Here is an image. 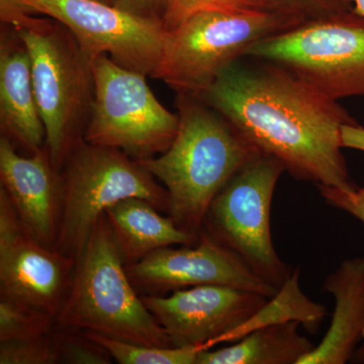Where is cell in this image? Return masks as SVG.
<instances>
[{
    "instance_id": "obj_22",
    "label": "cell",
    "mask_w": 364,
    "mask_h": 364,
    "mask_svg": "<svg viewBox=\"0 0 364 364\" xmlns=\"http://www.w3.org/2000/svg\"><path fill=\"white\" fill-rule=\"evenodd\" d=\"M53 338L58 351L60 363H112L111 354L83 330L56 327L53 331Z\"/></svg>"
},
{
    "instance_id": "obj_11",
    "label": "cell",
    "mask_w": 364,
    "mask_h": 364,
    "mask_svg": "<svg viewBox=\"0 0 364 364\" xmlns=\"http://www.w3.org/2000/svg\"><path fill=\"white\" fill-rule=\"evenodd\" d=\"M126 272L136 291L145 294H165L205 284L237 287L267 298L279 291L205 231H200L196 243L159 249L127 265Z\"/></svg>"
},
{
    "instance_id": "obj_1",
    "label": "cell",
    "mask_w": 364,
    "mask_h": 364,
    "mask_svg": "<svg viewBox=\"0 0 364 364\" xmlns=\"http://www.w3.org/2000/svg\"><path fill=\"white\" fill-rule=\"evenodd\" d=\"M258 62H234L200 98L261 153L284 163L296 181L358 191L341 144L342 127L358 122L338 100L291 71Z\"/></svg>"
},
{
    "instance_id": "obj_28",
    "label": "cell",
    "mask_w": 364,
    "mask_h": 364,
    "mask_svg": "<svg viewBox=\"0 0 364 364\" xmlns=\"http://www.w3.org/2000/svg\"><path fill=\"white\" fill-rule=\"evenodd\" d=\"M342 147L363 151L364 128L358 124H344L341 128Z\"/></svg>"
},
{
    "instance_id": "obj_10",
    "label": "cell",
    "mask_w": 364,
    "mask_h": 364,
    "mask_svg": "<svg viewBox=\"0 0 364 364\" xmlns=\"http://www.w3.org/2000/svg\"><path fill=\"white\" fill-rule=\"evenodd\" d=\"M31 11L65 26L93 59L107 55L119 65L152 77L167 30L161 21L100 0H20Z\"/></svg>"
},
{
    "instance_id": "obj_29",
    "label": "cell",
    "mask_w": 364,
    "mask_h": 364,
    "mask_svg": "<svg viewBox=\"0 0 364 364\" xmlns=\"http://www.w3.org/2000/svg\"><path fill=\"white\" fill-rule=\"evenodd\" d=\"M354 13L364 18V0H353Z\"/></svg>"
},
{
    "instance_id": "obj_21",
    "label": "cell",
    "mask_w": 364,
    "mask_h": 364,
    "mask_svg": "<svg viewBox=\"0 0 364 364\" xmlns=\"http://www.w3.org/2000/svg\"><path fill=\"white\" fill-rule=\"evenodd\" d=\"M55 328L54 316L0 294V342L45 336Z\"/></svg>"
},
{
    "instance_id": "obj_20",
    "label": "cell",
    "mask_w": 364,
    "mask_h": 364,
    "mask_svg": "<svg viewBox=\"0 0 364 364\" xmlns=\"http://www.w3.org/2000/svg\"><path fill=\"white\" fill-rule=\"evenodd\" d=\"M85 332L121 364H196L198 353L203 351L200 347L144 346Z\"/></svg>"
},
{
    "instance_id": "obj_2",
    "label": "cell",
    "mask_w": 364,
    "mask_h": 364,
    "mask_svg": "<svg viewBox=\"0 0 364 364\" xmlns=\"http://www.w3.org/2000/svg\"><path fill=\"white\" fill-rule=\"evenodd\" d=\"M179 127L162 154L139 161L166 189L169 215L198 237L210 203L260 151L202 98L177 93Z\"/></svg>"
},
{
    "instance_id": "obj_18",
    "label": "cell",
    "mask_w": 364,
    "mask_h": 364,
    "mask_svg": "<svg viewBox=\"0 0 364 364\" xmlns=\"http://www.w3.org/2000/svg\"><path fill=\"white\" fill-rule=\"evenodd\" d=\"M298 322L267 326L230 346L203 350L196 364H299L315 348L299 331Z\"/></svg>"
},
{
    "instance_id": "obj_3",
    "label": "cell",
    "mask_w": 364,
    "mask_h": 364,
    "mask_svg": "<svg viewBox=\"0 0 364 364\" xmlns=\"http://www.w3.org/2000/svg\"><path fill=\"white\" fill-rule=\"evenodd\" d=\"M56 327L144 346H173L136 294L105 215L98 220L75 261Z\"/></svg>"
},
{
    "instance_id": "obj_19",
    "label": "cell",
    "mask_w": 364,
    "mask_h": 364,
    "mask_svg": "<svg viewBox=\"0 0 364 364\" xmlns=\"http://www.w3.org/2000/svg\"><path fill=\"white\" fill-rule=\"evenodd\" d=\"M299 268L291 269L286 282L272 298L240 327L223 337L221 344L234 343L249 333L267 326L298 322L311 334H316L327 316L324 306L306 296L299 284Z\"/></svg>"
},
{
    "instance_id": "obj_27",
    "label": "cell",
    "mask_w": 364,
    "mask_h": 364,
    "mask_svg": "<svg viewBox=\"0 0 364 364\" xmlns=\"http://www.w3.org/2000/svg\"><path fill=\"white\" fill-rule=\"evenodd\" d=\"M116 6L144 18L163 21L167 0H117Z\"/></svg>"
},
{
    "instance_id": "obj_26",
    "label": "cell",
    "mask_w": 364,
    "mask_h": 364,
    "mask_svg": "<svg viewBox=\"0 0 364 364\" xmlns=\"http://www.w3.org/2000/svg\"><path fill=\"white\" fill-rule=\"evenodd\" d=\"M317 188L328 205L346 212L364 225V198L358 196L356 191H347L323 186Z\"/></svg>"
},
{
    "instance_id": "obj_14",
    "label": "cell",
    "mask_w": 364,
    "mask_h": 364,
    "mask_svg": "<svg viewBox=\"0 0 364 364\" xmlns=\"http://www.w3.org/2000/svg\"><path fill=\"white\" fill-rule=\"evenodd\" d=\"M0 179V188L26 231L43 245L54 248L58 236L61 184L47 148L23 156L9 139L1 136Z\"/></svg>"
},
{
    "instance_id": "obj_6",
    "label": "cell",
    "mask_w": 364,
    "mask_h": 364,
    "mask_svg": "<svg viewBox=\"0 0 364 364\" xmlns=\"http://www.w3.org/2000/svg\"><path fill=\"white\" fill-rule=\"evenodd\" d=\"M303 21L268 11H203L167 31L161 59L152 78L176 93L200 97L228 66L258 41Z\"/></svg>"
},
{
    "instance_id": "obj_13",
    "label": "cell",
    "mask_w": 364,
    "mask_h": 364,
    "mask_svg": "<svg viewBox=\"0 0 364 364\" xmlns=\"http://www.w3.org/2000/svg\"><path fill=\"white\" fill-rule=\"evenodd\" d=\"M75 260L26 231L0 188V294L55 318L65 301Z\"/></svg>"
},
{
    "instance_id": "obj_5",
    "label": "cell",
    "mask_w": 364,
    "mask_h": 364,
    "mask_svg": "<svg viewBox=\"0 0 364 364\" xmlns=\"http://www.w3.org/2000/svg\"><path fill=\"white\" fill-rule=\"evenodd\" d=\"M59 176L61 210L54 248L75 261L98 220L121 200L140 198L169 213L164 186L140 162L116 148L80 139L67 154Z\"/></svg>"
},
{
    "instance_id": "obj_16",
    "label": "cell",
    "mask_w": 364,
    "mask_h": 364,
    "mask_svg": "<svg viewBox=\"0 0 364 364\" xmlns=\"http://www.w3.org/2000/svg\"><path fill=\"white\" fill-rule=\"evenodd\" d=\"M323 291L335 301L324 338L299 364H345L354 358L364 336V258L344 260L330 273Z\"/></svg>"
},
{
    "instance_id": "obj_31",
    "label": "cell",
    "mask_w": 364,
    "mask_h": 364,
    "mask_svg": "<svg viewBox=\"0 0 364 364\" xmlns=\"http://www.w3.org/2000/svg\"><path fill=\"white\" fill-rule=\"evenodd\" d=\"M356 193H358V196H360V198H364V186L363 188H358V191H356Z\"/></svg>"
},
{
    "instance_id": "obj_24",
    "label": "cell",
    "mask_w": 364,
    "mask_h": 364,
    "mask_svg": "<svg viewBox=\"0 0 364 364\" xmlns=\"http://www.w3.org/2000/svg\"><path fill=\"white\" fill-rule=\"evenodd\" d=\"M265 9L306 21L353 13V0H261Z\"/></svg>"
},
{
    "instance_id": "obj_12",
    "label": "cell",
    "mask_w": 364,
    "mask_h": 364,
    "mask_svg": "<svg viewBox=\"0 0 364 364\" xmlns=\"http://www.w3.org/2000/svg\"><path fill=\"white\" fill-rule=\"evenodd\" d=\"M141 296L173 346L203 350L221 344L223 337L244 324L269 299L218 284L178 289L169 296Z\"/></svg>"
},
{
    "instance_id": "obj_4",
    "label": "cell",
    "mask_w": 364,
    "mask_h": 364,
    "mask_svg": "<svg viewBox=\"0 0 364 364\" xmlns=\"http://www.w3.org/2000/svg\"><path fill=\"white\" fill-rule=\"evenodd\" d=\"M31 57L36 97L45 127L46 148L60 171L74 144L83 138L90 117L93 58L59 21L23 13L9 23Z\"/></svg>"
},
{
    "instance_id": "obj_7",
    "label": "cell",
    "mask_w": 364,
    "mask_h": 364,
    "mask_svg": "<svg viewBox=\"0 0 364 364\" xmlns=\"http://www.w3.org/2000/svg\"><path fill=\"white\" fill-rule=\"evenodd\" d=\"M244 58L291 71L332 100L364 95V18L306 21L254 43Z\"/></svg>"
},
{
    "instance_id": "obj_9",
    "label": "cell",
    "mask_w": 364,
    "mask_h": 364,
    "mask_svg": "<svg viewBox=\"0 0 364 364\" xmlns=\"http://www.w3.org/2000/svg\"><path fill=\"white\" fill-rule=\"evenodd\" d=\"M286 171L277 158L263 153L254 157L215 196L202 229L279 289L291 268L275 250L270 210L275 186Z\"/></svg>"
},
{
    "instance_id": "obj_25",
    "label": "cell",
    "mask_w": 364,
    "mask_h": 364,
    "mask_svg": "<svg viewBox=\"0 0 364 364\" xmlns=\"http://www.w3.org/2000/svg\"><path fill=\"white\" fill-rule=\"evenodd\" d=\"M251 9H265V7L261 0H167L163 23L169 31L200 11Z\"/></svg>"
},
{
    "instance_id": "obj_32",
    "label": "cell",
    "mask_w": 364,
    "mask_h": 364,
    "mask_svg": "<svg viewBox=\"0 0 364 364\" xmlns=\"http://www.w3.org/2000/svg\"><path fill=\"white\" fill-rule=\"evenodd\" d=\"M100 1L107 2V4H112V6H116L117 0H100Z\"/></svg>"
},
{
    "instance_id": "obj_30",
    "label": "cell",
    "mask_w": 364,
    "mask_h": 364,
    "mask_svg": "<svg viewBox=\"0 0 364 364\" xmlns=\"http://www.w3.org/2000/svg\"><path fill=\"white\" fill-rule=\"evenodd\" d=\"M353 359L354 360L358 361V363H364V336L363 339V343L359 345L358 349H356Z\"/></svg>"
},
{
    "instance_id": "obj_15",
    "label": "cell",
    "mask_w": 364,
    "mask_h": 364,
    "mask_svg": "<svg viewBox=\"0 0 364 364\" xmlns=\"http://www.w3.org/2000/svg\"><path fill=\"white\" fill-rule=\"evenodd\" d=\"M0 129L1 136L28 155L46 147L30 54L20 36L9 25L2 26L0 36Z\"/></svg>"
},
{
    "instance_id": "obj_8",
    "label": "cell",
    "mask_w": 364,
    "mask_h": 364,
    "mask_svg": "<svg viewBox=\"0 0 364 364\" xmlns=\"http://www.w3.org/2000/svg\"><path fill=\"white\" fill-rule=\"evenodd\" d=\"M95 95L83 139L123 151L136 160L168 149L179 127L148 85L147 76L119 65L107 55L93 59Z\"/></svg>"
},
{
    "instance_id": "obj_17",
    "label": "cell",
    "mask_w": 364,
    "mask_h": 364,
    "mask_svg": "<svg viewBox=\"0 0 364 364\" xmlns=\"http://www.w3.org/2000/svg\"><path fill=\"white\" fill-rule=\"evenodd\" d=\"M105 215L126 267L159 249L193 244L198 239L143 198H126Z\"/></svg>"
},
{
    "instance_id": "obj_23",
    "label": "cell",
    "mask_w": 364,
    "mask_h": 364,
    "mask_svg": "<svg viewBox=\"0 0 364 364\" xmlns=\"http://www.w3.org/2000/svg\"><path fill=\"white\" fill-rule=\"evenodd\" d=\"M58 351L51 334L0 342V364H57Z\"/></svg>"
}]
</instances>
